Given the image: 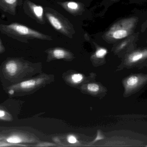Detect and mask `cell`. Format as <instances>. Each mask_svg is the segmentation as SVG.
<instances>
[{"label":"cell","instance_id":"10","mask_svg":"<svg viewBox=\"0 0 147 147\" xmlns=\"http://www.w3.org/2000/svg\"><path fill=\"white\" fill-rule=\"evenodd\" d=\"M140 79L137 76H133L129 77L125 82L126 89L129 90L134 89L139 85Z\"/></svg>","mask_w":147,"mask_h":147},{"label":"cell","instance_id":"11","mask_svg":"<svg viewBox=\"0 0 147 147\" xmlns=\"http://www.w3.org/2000/svg\"><path fill=\"white\" fill-rule=\"evenodd\" d=\"M63 7L71 13H76L80 9V5L74 1L66 2L62 4Z\"/></svg>","mask_w":147,"mask_h":147},{"label":"cell","instance_id":"19","mask_svg":"<svg viewBox=\"0 0 147 147\" xmlns=\"http://www.w3.org/2000/svg\"><path fill=\"white\" fill-rule=\"evenodd\" d=\"M7 4L9 5H13L16 3L17 0H3Z\"/></svg>","mask_w":147,"mask_h":147},{"label":"cell","instance_id":"17","mask_svg":"<svg viewBox=\"0 0 147 147\" xmlns=\"http://www.w3.org/2000/svg\"><path fill=\"white\" fill-rule=\"evenodd\" d=\"M67 142L70 144H75L79 142L77 137L73 135H68L66 138Z\"/></svg>","mask_w":147,"mask_h":147},{"label":"cell","instance_id":"4","mask_svg":"<svg viewBox=\"0 0 147 147\" xmlns=\"http://www.w3.org/2000/svg\"><path fill=\"white\" fill-rule=\"evenodd\" d=\"M0 134L3 137L4 140L12 144L25 145L38 142L36 138L31 134L17 129L2 130Z\"/></svg>","mask_w":147,"mask_h":147},{"label":"cell","instance_id":"9","mask_svg":"<svg viewBox=\"0 0 147 147\" xmlns=\"http://www.w3.org/2000/svg\"><path fill=\"white\" fill-rule=\"evenodd\" d=\"M29 6L35 17L41 21H43L44 9L42 6L29 3Z\"/></svg>","mask_w":147,"mask_h":147},{"label":"cell","instance_id":"21","mask_svg":"<svg viewBox=\"0 0 147 147\" xmlns=\"http://www.w3.org/2000/svg\"><path fill=\"white\" fill-rule=\"evenodd\" d=\"M4 140V139H3V137H2V136L0 134V140Z\"/></svg>","mask_w":147,"mask_h":147},{"label":"cell","instance_id":"16","mask_svg":"<svg viewBox=\"0 0 147 147\" xmlns=\"http://www.w3.org/2000/svg\"><path fill=\"white\" fill-rule=\"evenodd\" d=\"M23 147L28 146L26 145H23V144H12V143H9L7 142L4 140H0V147Z\"/></svg>","mask_w":147,"mask_h":147},{"label":"cell","instance_id":"22","mask_svg":"<svg viewBox=\"0 0 147 147\" xmlns=\"http://www.w3.org/2000/svg\"><path fill=\"white\" fill-rule=\"evenodd\" d=\"M111 1H117V0H111Z\"/></svg>","mask_w":147,"mask_h":147},{"label":"cell","instance_id":"20","mask_svg":"<svg viewBox=\"0 0 147 147\" xmlns=\"http://www.w3.org/2000/svg\"><path fill=\"white\" fill-rule=\"evenodd\" d=\"M4 51H5V49H4V47L3 46L1 41H0V54L3 52Z\"/></svg>","mask_w":147,"mask_h":147},{"label":"cell","instance_id":"7","mask_svg":"<svg viewBox=\"0 0 147 147\" xmlns=\"http://www.w3.org/2000/svg\"><path fill=\"white\" fill-rule=\"evenodd\" d=\"M147 58V49L136 51L132 53L128 57V61L129 63H136L143 59Z\"/></svg>","mask_w":147,"mask_h":147},{"label":"cell","instance_id":"5","mask_svg":"<svg viewBox=\"0 0 147 147\" xmlns=\"http://www.w3.org/2000/svg\"><path fill=\"white\" fill-rule=\"evenodd\" d=\"M7 29L21 35L28 36L40 39H51L49 36H47L38 31L33 30L26 26L18 23H12L6 26Z\"/></svg>","mask_w":147,"mask_h":147},{"label":"cell","instance_id":"3","mask_svg":"<svg viewBox=\"0 0 147 147\" xmlns=\"http://www.w3.org/2000/svg\"><path fill=\"white\" fill-rule=\"evenodd\" d=\"M46 77L40 76L34 78L29 79L6 87L7 93L9 96H21L33 92L45 84Z\"/></svg>","mask_w":147,"mask_h":147},{"label":"cell","instance_id":"8","mask_svg":"<svg viewBox=\"0 0 147 147\" xmlns=\"http://www.w3.org/2000/svg\"><path fill=\"white\" fill-rule=\"evenodd\" d=\"M51 54L53 58L57 59L68 58L71 57L70 53L69 52L60 48L53 49L51 51Z\"/></svg>","mask_w":147,"mask_h":147},{"label":"cell","instance_id":"14","mask_svg":"<svg viewBox=\"0 0 147 147\" xmlns=\"http://www.w3.org/2000/svg\"><path fill=\"white\" fill-rule=\"evenodd\" d=\"M87 91L93 94L98 93L100 91V87L98 84L95 83H90L86 85Z\"/></svg>","mask_w":147,"mask_h":147},{"label":"cell","instance_id":"6","mask_svg":"<svg viewBox=\"0 0 147 147\" xmlns=\"http://www.w3.org/2000/svg\"><path fill=\"white\" fill-rule=\"evenodd\" d=\"M46 16L50 24L57 31L66 35H70L69 28L63 19L55 14L50 12L46 13Z\"/></svg>","mask_w":147,"mask_h":147},{"label":"cell","instance_id":"1","mask_svg":"<svg viewBox=\"0 0 147 147\" xmlns=\"http://www.w3.org/2000/svg\"><path fill=\"white\" fill-rule=\"evenodd\" d=\"M36 72L33 64L20 59H9L0 66V81L6 87L29 79Z\"/></svg>","mask_w":147,"mask_h":147},{"label":"cell","instance_id":"18","mask_svg":"<svg viewBox=\"0 0 147 147\" xmlns=\"http://www.w3.org/2000/svg\"><path fill=\"white\" fill-rule=\"evenodd\" d=\"M129 40H127L125 41H123L122 43H121L119 46H118V47L117 48V50H121V49H123L125 46H126L128 43V41Z\"/></svg>","mask_w":147,"mask_h":147},{"label":"cell","instance_id":"2","mask_svg":"<svg viewBox=\"0 0 147 147\" xmlns=\"http://www.w3.org/2000/svg\"><path fill=\"white\" fill-rule=\"evenodd\" d=\"M138 22L137 17L122 19L113 24L104 35L107 41H115L124 39L130 35Z\"/></svg>","mask_w":147,"mask_h":147},{"label":"cell","instance_id":"13","mask_svg":"<svg viewBox=\"0 0 147 147\" xmlns=\"http://www.w3.org/2000/svg\"><path fill=\"white\" fill-rule=\"evenodd\" d=\"M13 120V117L5 109L0 108V121L10 122Z\"/></svg>","mask_w":147,"mask_h":147},{"label":"cell","instance_id":"15","mask_svg":"<svg viewBox=\"0 0 147 147\" xmlns=\"http://www.w3.org/2000/svg\"><path fill=\"white\" fill-rule=\"evenodd\" d=\"M108 53V50L103 47H99L97 49L94 54V58L97 59H102L105 58Z\"/></svg>","mask_w":147,"mask_h":147},{"label":"cell","instance_id":"12","mask_svg":"<svg viewBox=\"0 0 147 147\" xmlns=\"http://www.w3.org/2000/svg\"><path fill=\"white\" fill-rule=\"evenodd\" d=\"M84 79V75L81 73H75L70 76L69 80L71 83L74 85L79 84L83 82Z\"/></svg>","mask_w":147,"mask_h":147}]
</instances>
